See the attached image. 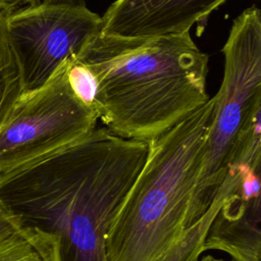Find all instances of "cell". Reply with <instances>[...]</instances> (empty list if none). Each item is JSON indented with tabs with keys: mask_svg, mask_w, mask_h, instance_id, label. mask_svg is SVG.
Listing matches in <instances>:
<instances>
[{
	"mask_svg": "<svg viewBox=\"0 0 261 261\" xmlns=\"http://www.w3.org/2000/svg\"><path fill=\"white\" fill-rule=\"evenodd\" d=\"M148 143L105 127L0 173V211L42 261H108L106 237Z\"/></svg>",
	"mask_w": 261,
	"mask_h": 261,
	"instance_id": "cell-1",
	"label": "cell"
},
{
	"mask_svg": "<svg viewBox=\"0 0 261 261\" xmlns=\"http://www.w3.org/2000/svg\"><path fill=\"white\" fill-rule=\"evenodd\" d=\"M73 59L95 79L98 119L122 139L148 143L210 99L208 55L190 32L152 38L100 32Z\"/></svg>",
	"mask_w": 261,
	"mask_h": 261,
	"instance_id": "cell-2",
	"label": "cell"
},
{
	"mask_svg": "<svg viewBox=\"0 0 261 261\" xmlns=\"http://www.w3.org/2000/svg\"><path fill=\"white\" fill-rule=\"evenodd\" d=\"M213 98L148 142L106 237L108 261H162L178 244L199 175Z\"/></svg>",
	"mask_w": 261,
	"mask_h": 261,
	"instance_id": "cell-3",
	"label": "cell"
},
{
	"mask_svg": "<svg viewBox=\"0 0 261 261\" xmlns=\"http://www.w3.org/2000/svg\"><path fill=\"white\" fill-rule=\"evenodd\" d=\"M223 77L213 108L186 228L208 210L248 132L261 120V12L252 5L232 21L221 49Z\"/></svg>",
	"mask_w": 261,
	"mask_h": 261,
	"instance_id": "cell-4",
	"label": "cell"
},
{
	"mask_svg": "<svg viewBox=\"0 0 261 261\" xmlns=\"http://www.w3.org/2000/svg\"><path fill=\"white\" fill-rule=\"evenodd\" d=\"M65 60L41 88L21 93L0 127V173L47 155L91 133L96 111L73 92Z\"/></svg>",
	"mask_w": 261,
	"mask_h": 261,
	"instance_id": "cell-5",
	"label": "cell"
},
{
	"mask_svg": "<svg viewBox=\"0 0 261 261\" xmlns=\"http://www.w3.org/2000/svg\"><path fill=\"white\" fill-rule=\"evenodd\" d=\"M8 39L22 93L43 87L102 29V16L82 2L43 1L7 14Z\"/></svg>",
	"mask_w": 261,
	"mask_h": 261,
	"instance_id": "cell-6",
	"label": "cell"
},
{
	"mask_svg": "<svg viewBox=\"0 0 261 261\" xmlns=\"http://www.w3.org/2000/svg\"><path fill=\"white\" fill-rule=\"evenodd\" d=\"M260 164L261 158L243 160L238 190L226 197L213 218L204 252L221 251L231 261H261Z\"/></svg>",
	"mask_w": 261,
	"mask_h": 261,
	"instance_id": "cell-7",
	"label": "cell"
},
{
	"mask_svg": "<svg viewBox=\"0 0 261 261\" xmlns=\"http://www.w3.org/2000/svg\"><path fill=\"white\" fill-rule=\"evenodd\" d=\"M226 0H115L102 15L101 33L152 38L190 32Z\"/></svg>",
	"mask_w": 261,
	"mask_h": 261,
	"instance_id": "cell-8",
	"label": "cell"
},
{
	"mask_svg": "<svg viewBox=\"0 0 261 261\" xmlns=\"http://www.w3.org/2000/svg\"><path fill=\"white\" fill-rule=\"evenodd\" d=\"M8 13L0 8V127L22 93L19 68L7 34Z\"/></svg>",
	"mask_w": 261,
	"mask_h": 261,
	"instance_id": "cell-9",
	"label": "cell"
},
{
	"mask_svg": "<svg viewBox=\"0 0 261 261\" xmlns=\"http://www.w3.org/2000/svg\"><path fill=\"white\" fill-rule=\"evenodd\" d=\"M68 80L71 89L76 96L88 106L93 107L95 97V79L92 72L82 63L73 59H70L68 67ZM95 110V109H94Z\"/></svg>",
	"mask_w": 261,
	"mask_h": 261,
	"instance_id": "cell-10",
	"label": "cell"
},
{
	"mask_svg": "<svg viewBox=\"0 0 261 261\" xmlns=\"http://www.w3.org/2000/svg\"><path fill=\"white\" fill-rule=\"evenodd\" d=\"M0 261H42L31 245L20 236L0 246Z\"/></svg>",
	"mask_w": 261,
	"mask_h": 261,
	"instance_id": "cell-11",
	"label": "cell"
},
{
	"mask_svg": "<svg viewBox=\"0 0 261 261\" xmlns=\"http://www.w3.org/2000/svg\"><path fill=\"white\" fill-rule=\"evenodd\" d=\"M19 236L8 218L0 211V246Z\"/></svg>",
	"mask_w": 261,
	"mask_h": 261,
	"instance_id": "cell-12",
	"label": "cell"
},
{
	"mask_svg": "<svg viewBox=\"0 0 261 261\" xmlns=\"http://www.w3.org/2000/svg\"><path fill=\"white\" fill-rule=\"evenodd\" d=\"M39 1L40 0H0V8L10 13L19 8L25 7Z\"/></svg>",
	"mask_w": 261,
	"mask_h": 261,
	"instance_id": "cell-13",
	"label": "cell"
},
{
	"mask_svg": "<svg viewBox=\"0 0 261 261\" xmlns=\"http://www.w3.org/2000/svg\"><path fill=\"white\" fill-rule=\"evenodd\" d=\"M199 261H228V260H225V259H222V258H217L211 254H207L203 257H201L199 259Z\"/></svg>",
	"mask_w": 261,
	"mask_h": 261,
	"instance_id": "cell-14",
	"label": "cell"
},
{
	"mask_svg": "<svg viewBox=\"0 0 261 261\" xmlns=\"http://www.w3.org/2000/svg\"><path fill=\"white\" fill-rule=\"evenodd\" d=\"M43 1H64V2H82L83 0H43Z\"/></svg>",
	"mask_w": 261,
	"mask_h": 261,
	"instance_id": "cell-15",
	"label": "cell"
}]
</instances>
